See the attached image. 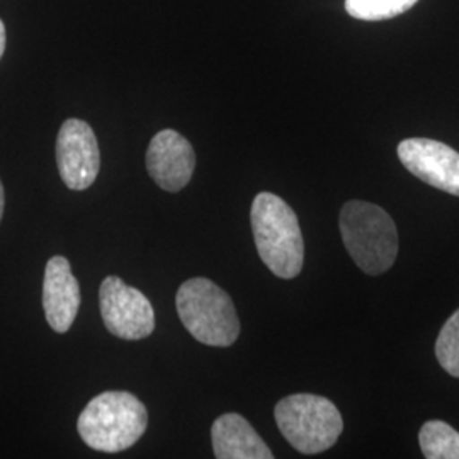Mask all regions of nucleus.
I'll list each match as a JSON object with an SVG mask.
<instances>
[{"label":"nucleus","mask_w":459,"mask_h":459,"mask_svg":"<svg viewBox=\"0 0 459 459\" xmlns=\"http://www.w3.org/2000/svg\"><path fill=\"white\" fill-rule=\"evenodd\" d=\"M250 221L257 252L273 274L293 279L301 273L305 242L293 208L273 193L257 195Z\"/></svg>","instance_id":"obj_1"},{"label":"nucleus","mask_w":459,"mask_h":459,"mask_svg":"<svg viewBox=\"0 0 459 459\" xmlns=\"http://www.w3.org/2000/svg\"><path fill=\"white\" fill-rule=\"evenodd\" d=\"M145 405L128 392H104L92 398L77 420L83 443L100 453H121L145 434Z\"/></svg>","instance_id":"obj_2"},{"label":"nucleus","mask_w":459,"mask_h":459,"mask_svg":"<svg viewBox=\"0 0 459 459\" xmlns=\"http://www.w3.org/2000/svg\"><path fill=\"white\" fill-rule=\"evenodd\" d=\"M339 227L345 248L369 276L386 273L398 254V233L392 216L366 201L345 203Z\"/></svg>","instance_id":"obj_3"},{"label":"nucleus","mask_w":459,"mask_h":459,"mask_svg":"<svg viewBox=\"0 0 459 459\" xmlns=\"http://www.w3.org/2000/svg\"><path fill=\"white\" fill-rule=\"evenodd\" d=\"M182 325L197 342L230 347L240 335V320L229 293L212 279L186 281L176 295Z\"/></svg>","instance_id":"obj_4"},{"label":"nucleus","mask_w":459,"mask_h":459,"mask_svg":"<svg viewBox=\"0 0 459 459\" xmlns=\"http://www.w3.org/2000/svg\"><path fill=\"white\" fill-rule=\"evenodd\" d=\"M274 417L284 439L303 455H316L330 449L344 430L337 407L312 394H290L274 409Z\"/></svg>","instance_id":"obj_5"},{"label":"nucleus","mask_w":459,"mask_h":459,"mask_svg":"<svg viewBox=\"0 0 459 459\" xmlns=\"http://www.w3.org/2000/svg\"><path fill=\"white\" fill-rule=\"evenodd\" d=\"M99 308L106 328L119 339L142 341L155 328V310L150 299L117 276L102 281Z\"/></svg>","instance_id":"obj_6"},{"label":"nucleus","mask_w":459,"mask_h":459,"mask_svg":"<svg viewBox=\"0 0 459 459\" xmlns=\"http://www.w3.org/2000/svg\"><path fill=\"white\" fill-rule=\"evenodd\" d=\"M56 164L62 181L72 191L89 189L100 169L96 133L82 119H66L56 138Z\"/></svg>","instance_id":"obj_7"},{"label":"nucleus","mask_w":459,"mask_h":459,"mask_svg":"<svg viewBox=\"0 0 459 459\" xmlns=\"http://www.w3.org/2000/svg\"><path fill=\"white\" fill-rule=\"evenodd\" d=\"M405 169L429 186L459 196V153L446 143L429 138H409L398 145Z\"/></svg>","instance_id":"obj_8"},{"label":"nucleus","mask_w":459,"mask_h":459,"mask_svg":"<svg viewBox=\"0 0 459 459\" xmlns=\"http://www.w3.org/2000/svg\"><path fill=\"white\" fill-rule=\"evenodd\" d=\"M196 167L195 148L176 130L157 133L147 150V170L159 187L169 193L184 189Z\"/></svg>","instance_id":"obj_9"},{"label":"nucleus","mask_w":459,"mask_h":459,"mask_svg":"<svg viewBox=\"0 0 459 459\" xmlns=\"http://www.w3.org/2000/svg\"><path fill=\"white\" fill-rule=\"evenodd\" d=\"M81 307V288L70 263L55 255L47 263L43 279V308L49 327L65 333L75 322Z\"/></svg>","instance_id":"obj_10"},{"label":"nucleus","mask_w":459,"mask_h":459,"mask_svg":"<svg viewBox=\"0 0 459 459\" xmlns=\"http://www.w3.org/2000/svg\"><path fill=\"white\" fill-rule=\"evenodd\" d=\"M214 456L218 459H273L263 437L240 413H223L212 427Z\"/></svg>","instance_id":"obj_11"},{"label":"nucleus","mask_w":459,"mask_h":459,"mask_svg":"<svg viewBox=\"0 0 459 459\" xmlns=\"http://www.w3.org/2000/svg\"><path fill=\"white\" fill-rule=\"evenodd\" d=\"M419 443L427 459H459V432L443 420L426 422Z\"/></svg>","instance_id":"obj_12"},{"label":"nucleus","mask_w":459,"mask_h":459,"mask_svg":"<svg viewBox=\"0 0 459 459\" xmlns=\"http://www.w3.org/2000/svg\"><path fill=\"white\" fill-rule=\"evenodd\" d=\"M419 0H345V11L361 21H385L400 16Z\"/></svg>","instance_id":"obj_13"},{"label":"nucleus","mask_w":459,"mask_h":459,"mask_svg":"<svg viewBox=\"0 0 459 459\" xmlns=\"http://www.w3.org/2000/svg\"><path fill=\"white\" fill-rule=\"evenodd\" d=\"M436 356L446 373L459 377V310L444 324L436 342Z\"/></svg>","instance_id":"obj_14"},{"label":"nucleus","mask_w":459,"mask_h":459,"mask_svg":"<svg viewBox=\"0 0 459 459\" xmlns=\"http://www.w3.org/2000/svg\"><path fill=\"white\" fill-rule=\"evenodd\" d=\"M4 51H5V26H4V22L0 19V58H2Z\"/></svg>","instance_id":"obj_15"},{"label":"nucleus","mask_w":459,"mask_h":459,"mask_svg":"<svg viewBox=\"0 0 459 459\" xmlns=\"http://www.w3.org/2000/svg\"><path fill=\"white\" fill-rule=\"evenodd\" d=\"M4 208H5V193H4V184L0 181V221L4 216Z\"/></svg>","instance_id":"obj_16"}]
</instances>
